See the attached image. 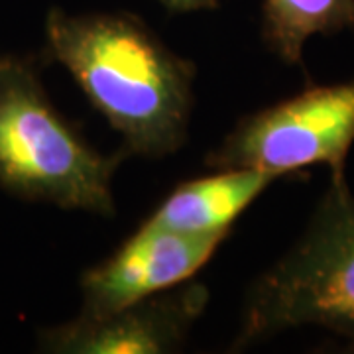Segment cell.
Masks as SVG:
<instances>
[{
    "mask_svg": "<svg viewBox=\"0 0 354 354\" xmlns=\"http://www.w3.org/2000/svg\"><path fill=\"white\" fill-rule=\"evenodd\" d=\"M209 299V288L189 279L109 315H77L67 323L41 329L38 348L51 354L177 353L205 313Z\"/></svg>",
    "mask_w": 354,
    "mask_h": 354,
    "instance_id": "obj_6",
    "label": "cell"
},
{
    "mask_svg": "<svg viewBox=\"0 0 354 354\" xmlns=\"http://www.w3.org/2000/svg\"><path fill=\"white\" fill-rule=\"evenodd\" d=\"M44 32L48 57L69 71L128 156L160 160L185 146L197 65L140 16L51 8Z\"/></svg>",
    "mask_w": 354,
    "mask_h": 354,
    "instance_id": "obj_1",
    "label": "cell"
},
{
    "mask_svg": "<svg viewBox=\"0 0 354 354\" xmlns=\"http://www.w3.org/2000/svg\"><path fill=\"white\" fill-rule=\"evenodd\" d=\"M304 327L354 351V195L346 179H330L304 234L250 283L232 351Z\"/></svg>",
    "mask_w": 354,
    "mask_h": 354,
    "instance_id": "obj_3",
    "label": "cell"
},
{
    "mask_svg": "<svg viewBox=\"0 0 354 354\" xmlns=\"http://www.w3.org/2000/svg\"><path fill=\"white\" fill-rule=\"evenodd\" d=\"M183 181L144 221L183 234L230 232L239 216L281 177L258 169H213Z\"/></svg>",
    "mask_w": 354,
    "mask_h": 354,
    "instance_id": "obj_7",
    "label": "cell"
},
{
    "mask_svg": "<svg viewBox=\"0 0 354 354\" xmlns=\"http://www.w3.org/2000/svg\"><path fill=\"white\" fill-rule=\"evenodd\" d=\"M354 28V0H264L260 38L286 65L304 67V48L313 36Z\"/></svg>",
    "mask_w": 354,
    "mask_h": 354,
    "instance_id": "obj_8",
    "label": "cell"
},
{
    "mask_svg": "<svg viewBox=\"0 0 354 354\" xmlns=\"http://www.w3.org/2000/svg\"><path fill=\"white\" fill-rule=\"evenodd\" d=\"M354 144V77L330 85H307L290 99L242 116L215 150L211 169H258L281 177L305 176L327 165L330 179H346Z\"/></svg>",
    "mask_w": 354,
    "mask_h": 354,
    "instance_id": "obj_4",
    "label": "cell"
},
{
    "mask_svg": "<svg viewBox=\"0 0 354 354\" xmlns=\"http://www.w3.org/2000/svg\"><path fill=\"white\" fill-rule=\"evenodd\" d=\"M124 148L101 153L51 102L32 57L0 55V189L18 199L113 218Z\"/></svg>",
    "mask_w": 354,
    "mask_h": 354,
    "instance_id": "obj_2",
    "label": "cell"
},
{
    "mask_svg": "<svg viewBox=\"0 0 354 354\" xmlns=\"http://www.w3.org/2000/svg\"><path fill=\"white\" fill-rule=\"evenodd\" d=\"M228 236L230 232L183 234L142 221L109 258L81 274L83 301L77 315L104 317L189 281Z\"/></svg>",
    "mask_w": 354,
    "mask_h": 354,
    "instance_id": "obj_5",
    "label": "cell"
},
{
    "mask_svg": "<svg viewBox=\"0 0 354 354\" xmlns=\"http://www.w3.org/2000/svg\"><path fill=\"white\" fill-rule=\"evenodd\" d=\"M169 12H197V10H215L221 0H158Z\"/></svg>",
    "mask_w": 354,
    "mask_h": 354,
    "instance_id": "obj_9",
    "label": "cell"
}]
</instances>
